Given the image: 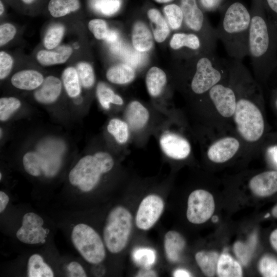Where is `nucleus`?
<instances>
[{"label":"nucleus","instance_id":"58","mask_svg":"<svg viewBox=\"0 0 277 277\" xmlns=\"http://www.w3.org/2000/svg\"><path fill=\"white\" fill-rule=\"evenodd\" d=\"M24 3L26 4H30L33 2L34 0H21Z\"/></svg>","mask_w":277,"mask_h":277},{"label":"nucleus","instance_id":"57","mask_svg":"<svg viewBox=\"0 0 277 277\" xmlns=\"http://www.w3.org/2000/svg\"><path fill=\"white\" fill-rule=\"evenodd\" d=\"M156 2L158 3H166L169 2L172 0H154Z\"/></svg>","mask_w":277,"mask_h":277},{"label":"nucleus","instance_id":"11","mask_svg":"<svg viewBox=\"0 0 277 277\" xmlns=\"http://www.w3.org/2000/svg\"><path fill=\"white\" fill-rule=\"evenodd\" d=\"M215 205L212 194L204 189L192 191L189 196L187 217L193 224H202L210 218L214 210Z\"/></svg>","mask_w":277,"mask_h":277},{"label":"nucleus","instance_id":"20","mask_svg":"<svg viewBox=\"0 0 277 277\" xmlns=\"http://www.w3.org/2000/svg\"><path fill=\"white\" fill-rule=\"evenodd\" d=\"M72 48L68 45H62L55 50H41L36 55L38 62L42 65L49 66L65 63L72 54Z\"/></svg>","mask_w":277,"mask_h":277},{"label":"nucleus","instance_id":"19","mask_svg":"<svg viewBox=\"0 0 277 277\" xmlns=\"http://www.w3.org/2000/svg\"><path fill=\"white\" fill-rule=\"evenodd\" d=\"M44 80V76L40 72L26 69L14 73L11 78V83L17 89L30 91L39 87Z\"/></svg>","mask_w":277,"mask_h":277},{"label":"nucleus","instance_id":"51","mask_svg":"<svg viewBox=\"0 0 277 277\" xmlns=\"http://www.w3.org/2000/svg\"><path fill=\"white\" fill-rule=\"evenodd\" d=\"M118 33L113 30H109L105 40L110 43L114 42L118 38Z\"/></svg>","mask_w":277,"mask_h":277},{"label":"nucleus","instance_id":"4","mask_svg":"<svg viewBox=\"0 0 277 277\" xmlns=\"http://www.w3.org/2000/svg\"><path fill=\"white\" fill-rule=\"evenodd\" d=\"M251 13L239 2L229 5L215 28L217 40L222 41L228 55L242 61L248 56V36Z\"/></svg>","mask_w":277,"mask_h":277},{"label":"nucleus","instance_id":"15","mask_svg":"<svg viewBox=\"0 0 277 277\" xmlns=\"http://www.w3.org/2000/svg\"><path fill=\"white\" fill-rule=\"evenodd\" d=\"M252 192L260 196H270L277 192V171L269 170L252 176L249 182Z\"/></svg>","mask_w":277,"mask_h":277},{"label":"nucleus","instance_id":"52","mask_svg":"<svg viewBox=\"0 0 277 277\" xmlns=\"http://www.w3.org/2000/svg\"><path fill=\"white\" fill-rule=\"evenodd\" d=\"M190 273L186 270L179 269L174 271L173 276L175 277H188L190 276Z\"/></svg>","mask_w":277,"mask_h":277},{"label":"nucleus","instance_id":"9","mask_svg":"<svg viewBox=\"0 0 277 277\" xmlns=\"http://www.w3.org/2000/svg\"><path fill=\"white\" fill-rule=\"evenodd\" d=\"M71 240L74 248L88 263L98 264L105 259V243L89 225L85 223L75 225L71 231Z\"/></svg>","mask_w":277,"mask_h":277},{"label":"nucleus","instance_id":"22","mask_svg":"<svg viewBox=\"0 0 277 277\" xmlns=\"http://www.w3.org/2000/svg\"><path fill=\"white\" fill-rule=\"evenodd\" d=\"M185 244L184 238L179 232L173 230L167 232L164 237V249L168 260L172 262L179 261Z\"/></svg>","mask_w":277,"mask_h":277},{"label":"nucleus","instance_id":"1","mask_svg":"<svg viewBox=\"0 0 277 277\" xmlns=\"http://www.w3.org/2000/svg\"><path fill=\"white\" fill-rule=\"evenodd\" d=\"M237 94L233 126L243 141L246 156L260 151L267 125L261 85L242 61H229Z\"/></svg>","mask_w":277,"mask_h":277},{"label":"nucleus","instance_id":"24","mask_svg":"<svg viewBox=\"0 0 277 277\" xmlns=\"http://www.w3.org/2000/svg\"><path fill=\"white\" fill-rule=\"evenodd\" d=\"M106 76L111 83L123 85L133 81L135 77V72L129 65L120 64L109 68Z\"/></svg>","mask_w":277,"mask_h":277},{"label":"nucleus","instance_id":"48","mask_svg":"<svg viewBox=\"0 0 277 277\" xmlns=\"http://www.w3.org/2000/svg\"><path fill=\"white\" fill-rule=\"evenodd\" d=\"M265 152L269 160L277 167V144L269 146Z\"/></svg>","mask_w":277,"mask_h":277},{"label":"nucleus","instance_id":"53","mask_svg":"<svg viewBox=\"0 0 277 277\" xmlns=\"http://www.w3.org/2000/svg\"><path fill=\"white\" fill-rule=\"evenodd\" d=\"M270 241L272 247L277 251V229L271 233Z\"/></svg>","mask_w":277,"mask_h":277},{"label":"nucleus","instance_id":"25","mask_svg":"<svg viewBox=\"0 0 277 277\" xmlns=\"http://www.w3.org/2000/svg\"><path fill=\"white\" fill-rule=\"evenodd\" d=\"M27 275L28 277H53L54 272L39 254L31 255L27 262Z\"/></svg>","mask_w":277,"mask_h":277},{"label":"nucleus","instance_id":"45","mask_svg":"<svg viewBox=\"0 0 277 277\" xmlns=\"http://www.w3.org/2000/svg\"><path fill=\"white\" fill-rule=\"evenodd\" d=\"M268 18L277 33V0H265Z\"/></svg>","mask_w":277,"mask_h":277},{"label":"nucleus","instance_id":"44","mask_svg":"<svg viewBox=\"0 0 277 277\" xmlns=\"http://www.w3.org/2000/svg\"><path fill=\"white\" fill-rule=\"evenodd\" d=\"M16 29L10 23H6L0 26V45L3 46L11 41L15 36Z\"/></svg>","mask_w":277,"mask_h":277},{"label":"nucleus","instance_id":"33","mask_svg":"<svg viewBox=\"0 0 277 277\" xmlns=\"http://www.w3.org/2000/svg\"><path fill=\"white\" fill-rule=\"evenodd\" d=\"M257 243V236L253 233L246 243L236 242L233 247L234 253L243 265H246L254 251Z\"/></svg>","mask_w":277,"mask_h":277},{"label":"nucleus","instance_id":"37","mask_svg":"<svg viewBox=\"0 0 277 277\" xmlns=\"http://www.w3.org/2000/svg\"><path fill=\"white\" fill-rule=\"evenodd\" d=\"M164 12L170 28L178 30L184 22V16L180 6L172 4L164 7Z\"/></svg>","mask_w":277,"mask_h":277},{"label":"nucleus","instance_id":"3","mask_svg":"<svg viewBox=\"0 0 277 277\" xmlns=\"http://www.w3.org/2000/svg\"><path fill=\"white\" fill-rule=\"evenodd\" d=\"M237 101L233 76H228L213 86L197 105L203 130L223 131L234 128L232 123Z\"/></svg>","mask_w":277,"mask_h":277},{"label":"nucleus","instance_id":"5","mask_svg":"<svg viewBox=\"0 0 277 277\" xmlns=\"http://www.w3.org/2000/svg\"><path fill=\"white\" fill-rule=\"evenodd\" d=\"M189 62V73L186 74V90L197 105L210 89L229 74V60L219 57L213 51L199 53Z\"/></svg>","mask_w":277,"mask_h":277},{"label":"nucleus","instance_id":"13","mask_svg":"<svg viewBox=\"0 0 277 277\" xmlns=\"http://www.w3.org/2000/svg\"><path fill=\"white\" fill-rule=\"evenodd\" d=\"M159 144L164 153L175 160H186L192 152V145L189 139L177 132H164L159 138Z\"/></svg>","mask_w":277,"mask_h":277},{"label":"nucleus","instance_id":"47","mask_svg":"<svg viewBox=\"0 0 277 277\" xmlns=\"http://www.w3.org/2000/svg\"><path fill=\"white\" fill-rule=\"evenodd\" d=\"M199 1L204 10L213 11L219 8L223 0H199Z\"/></svg>","mask_w":277,"mask_h":277},{"label":"nucleus","instance_id":"7","mask_svg":"<svg viewBox=\"0 0 277 277\" xmlns=\"http://www.w3.org/2000/svg\"><path fill=\"white\" fill-rule=\"evenodd\" d=\"M203 150L207 159L215 164L226 163L239 155L246 156L244 144L234 128L223 131H203Z\"/></svg>","mask_w":277,"mask_h":277},{"label":"nucleus","instance_id":"60","mask_svg":"<svg viewBox=\"0 0 277 277\" xmlns=\"http://www.w3.org/2000/svg\"><path fill=\"white\" fill-rule=\"evenodd\" d=\"M270 215L269 213H267L265 216V217H268Z\"/></svg>","mask_w":277,"mask_h":277},{"label":"nucleus","instance_id":"26","mask_svg":"<svg viewBox=\"0 0 277 277\" xmlns=\"http://www.w3.org/2000/svg\"><path fill=\"white\" fill-rule=\"evenodd\" d=\"M216 271L220 277L242 276L240 264L227 253H223L219 258Z\"/></svg>","mask_w":277,"mask_h":277},{"label":"nucleus","instance_id":"55","mask_svg":"<svg viewBox=\"0 0 277 277\" xmlns=\"http://www.w3.org/2000/svg\"><path fill=\"white\" fill-rule=\"evenodd\" d=\"M4 12V6L3 5V4L2 3V2L1 1L0 2V15H2Z\"/></svg>","mask_w":277,"mask_h":277},{"label":"nucleus","instance_id":"21","mask_svg":"<svg viewBox=\"0 0 277 277\" xmlns=\"http://www.w3.org/2000/svg\"><path fill=\"white\" fill-rule=\"evenodd\" d=\"M132 43L134 48L139 52L149 51L153 46L152 34L143 22H136L133 27L132 32Z\"/></svg>","mask_w":277,"mask_h":277},{"label":"nucleus","instance_id":"46","mask_svg":"<svg viewBox=\"0 0 277 277\" xmlns=\"http://www.w3.org/2000/svg\"><path fill=\"white\" fill-rule=\"evenodd\" d=\"M68 276L72 277H86L87 276L83 267L79 263L72 261L70 262L67 266Z\"/></svg>","mask_w":277,"mask_h":277},{"label":"nucleus","instance_id":"36","mask_svg":"<svg viewBox=\"0 0 277 277\" xmlns=\"http://www.w3.org/2000/svg\"><path fill=\"white\" fill-rule=\"evenodd\" d=\"M65 33V27L61 24L50 27L44 37V45L48 50L56 48L61 43Z\"/></svg>","mask_w":277,"mask_h":277},{"label":"nucleus","instance_id":"30","mask_svg":"<svg viewBox=\"0 0 277 277\" xmlns=\"http://www.w3.org/2000/svg\"><path fill=\"white\" fill-rule=\"evenodd\" d=\"M107 129L118 144L124 145L128 141L130 128L125 121L118 118H112L108 122Z\"/></svg>","mask_w":277,"mask_h":277},{"label":"nucleus","instance_id":"50","mask_svg":"<svg viewBox=\"0 0 277 277\" xmlns=\"http://www.w3.org/2000/svg\"><path fill=\"white\" fill-rule=\"evenodd\" d=\"M157 274L154 270L151 268H142L138 273L136 274V276L138 277H154L157 276Z\"/></svg>","mask_w":277,"mask_h":277},{"label":"nucleus","instance_id":"16","mask_svg":"<svg viewBox=\"0 0 277 277\" xmlns=\"http://www.w3.org/2000/svg\"><path fill=\"white\" fill-rule=\"evenodd\" d=\"M124 115L130 129L135 131L143 129L150 119L148 109L137 101H131L127 105Z\"/></svg>","mask_w":277,"mask_h":277},{"label":"nucleus","instance_id":"23","mask_svg":"<svg viewBox=\"0 0 277 277\" xmlns=\"http://www.w3.org/2000/svg\"><path fill=\"white\" fill-rule=\"evenodd\" d=\"M146 86L149 95L153 97L159 96L167 83L165 72L157 67L150 68L146 75Z\"/></svg>","mask_w":277,"mask_h":277},{"label":"nucleus","instance_id":"12","mask_svg":"<svg viewBox=\"0 0 277 277\" xmlns=\"http://www.w3.org/2000/svg\"><path fill=\"white\" fill-rule=\"evenodd\" d=\"M44 221L37 214L29 212L23 216L21 226L16 233L21 242L30 245L43 244L48 235L47 229L43 227Z\"/></svg>","mask_w":277,"mask_h":277},{"label":"nucleus","instance_id":"31","mask_svg":"<svg viewBox=\"0 0 277 277\" xmlns=\"http://www.w3.org/2000/svg\"><path fill=\"white\" fill-rule=\"evenodd\" d=\"M215 252L200 251L195 255V260L203 273L208 276H213L216 271L219 260Z\"/></svg>","mask_w":277,"mask_h":277},{"label":"nucleus","instance_id":"6","mask_svg":"<svg viewBox=\"0 0 277 277\" xmlns=\"http://www.w3.org/2000/svg\"><path fill=\"white\" fill-rule=\"evenodd\" d=\"M114 161L109 153L99 151L82 157L70 171V183L84 192L93 190L100 181L101 176L113 168Z\"/></svg>","mask_w":277,"mask_h":277},{"label":"nucleus","instance_id":"40","mask_svg":"<svg viewBox=\"0 0 277 277\" xmlns=\"http://www.w3.org/2000/svg\"><path fill=\"white\" fill-rule=\"evenodd\" d=\"M259 269L265 277H277V261L271 256H263L259 262Z\"/></svg>","mask_w":277,"mask_h":277},{"label":"nucleus","instance_id":"34","mask_svg":"<svg viewBox=\"0 0 277 277\" xmlns=\"http://www.w3.org/2000/svg\"><path fill=\"white\" fill-rule=\"evenodd\" d=\"M135 263L144 268H151L156 260L155 251L149 248L138 247L132 254Z\"/></svg>","mask_w":277,"mask_h":277},{"label":"nucleus","instance_id":"28","mask_svg":"<svg viewBox=\"0 0 277 277\" xmlns=\"http://www.w3.org/2000/svg\"><path fill=\"white\" fill-rule=\"evenodd\" d=\"M62 81L69 96L74 98L80 95L81 83L76 69L73 67L66 68L62 73Z\"/></svg>","mask_w":277,"mask_h":277},{"label":"nucleus","instance_id":"10","mask_svg":"<svg viewBox=\"0 0 277 277\" xmlns=\"http://www.w3.org/2000/svg\"><path fill=\"white\" fill-rule=\"evenodd\" d=\"M180 7L187 28L201 37L208 50L215 51L217 40L215 28L208 22L196 1L180 0Z\"/></svg>","mask_w":277,"mask_h":277},{"label":"nucleus","instance_id":"32","mask_svg":"<svg viewBox=\"0 0 277 277\" xmlns=\"http://www.w3.org/2000/svg\"><path fill=\"white\" fill-rule=\"evenodd\" d=\"M96 95L101 106L106 110L110 108V104L122 105L123 98L103 83H99L96 87Z\"/></svg>","mask_w":277,"mask_h":277},{"label":"nucleus","instance_id":"27","mask_svg":"<svg viewBox=\"0 0 277 277\" xmlns=\"http://www.w3.org/2000/svg\"><path fill=\"white\" fill-rule=\"evenodd\" d=\"M150 21L154 25L153 35L158 43L164 42L169 33L168 25L160 12L155 8L150 9L147 12Z\"/></svg>","mask_w":277,"mask_h":277},{"label":"nucleus","instance_id":"43","mask_svg":"<svg viewBox=\"0 0 277 277\" xmlns=\"http://www.w3.org/2000/svg\"><path fill=\"white\" fill-rule=\"evenodd\" d=\"M13 65L12 56L4 51L0 52V78L3 80L10 74Z\"/></svg>","mask_w":277,"mask_h":277},{"label":"nucleus","instance_id":"35","mask_svg":"<svg viewBox=\"0 0 277 277\" xmlns=\"http://www.w3.org/2000/svg\"><path fill=\"white\" fill-rule=\"evenodd\" d=\"M23 165L25 171L33 176H39L42 173V160L36 153L26 152L23 157Z\"/></svg>","mask_w":277,"mask_h":277},{"label":"nucleus","instance_id":"49","mask_svg":"<svg viewBox=\"0 0 277 277\" xmlns=\"http://www.w3.org/2000/svg\"><path fill=\"white\" fill-rule=\"evenodd\" d=\"M9 196L3 191H0V212L2 213L6 209L9 202Z\"/></svg>","mask_w":277,"mask_h":277},{"label":"nucleus","instance_id":"17","mask_svg":"<svg viewBox=\"0 0 277 277\" xmlns=\"http://www.w3.org/2000/svg\"><path fill=\"white\" fill-rule=\"evenodd\" d=\"M170 46L173 50L187 49L196 54L210 51L205 47L201 37L193 32L174 33L170 41Z\"/></svg>","mask_w":277,"mask_h":277},{"label":"nucleus","instance_id":"2","mask_svg":"<svg viewBox=\"0 0 277 277\" xmlns=\"http://www.w3.org/2000/svg\"><path fill=\"white\" fill-rule=\"evenodd\" d=\"M250 13L248 56L253 76L261 85L277 68V33L261 1H255Z\"/></svg>","mask_w":277,"mask_h":277},{"label":"nucleus","instance_id":"61","mask_svg":"<svg viewBox=\"0 0 277 277\" xmlns=\"http://www.w3.org/2000/svg\"><path fill=\"white\" fill-rule=\"evenodd\" d=\"M2 173L1 172V173H0V179H1V180H2Z\"/></svg>","mask_w":277,"mask_h":277},{"label":"nucleus","instance_id":"29","mask_svg":"<svg viewBox=\"0 0 277 277\" xmlns=\"http://www.w3.org/2000/svg\"><path fill=\"white\" fill-rule=\"evenodd\" d=\"M80 7L79 0H50L48 9L53 17H60L78 10Z\"/></svg>","mask_w":277,"mask_h":277},{"label":"nucleus","instance_id":"38","mask_svg":"<svg viewBox=\"0 0 277 277\" xmlns=\"http://www.w3.org/2000/svg\"><path fill=\"white\" fill-rule=\"evenodd\" d=\"M21 106V102L15 97H3L0 99V120L7 121Z\"/></svg>","mask_w":277,"mask_h":277},{"label":"nucleus","instance_id":"42","mask_svg":"<svg viewBox=\"0 0 277 277\" xmlns=\"http://www.w3.org/2000/svg\"><path fill=\"white\" fill-rule=\"evenodd\" d=\"M96 8L103 14L110 15L116 12L121 5L120 0H101L96 5Z\"/></svg>","mask_w":277,"mask_h":277},{"label":"nucleus","instance_id":"41","mask_svg":"<svg viewBox=\"0 0 277 277\" xmlns=\"http://www.w3.org/2000/svg\"><path fill=\"white\" fill-rule=\"evenodd\" d=\"M88 27L96 39H105L109 29L104 20L100 18L91 19L89 22Z\"/></svg>","mask_w":277,"mask_h":277},{"label":"nucleus","instance_id":"8","mask_svg":"<svg viewBox=\"0 0 277 277\" xmlns=\"http://www.w3.org/2000/svg\"><path fill=\"white\" fill-rule=\"evenodd\" d=\"M132 216L126 208L117 206L109 212L103 229V240L112 253L122 251L126 246L131 233Z\"/></svg>","mask_w":277,"mask_h":277},{"label":"nucleus","instance_id":"14","mask_svg":"<svg viewBox=\"0 0 277 277\" xmlns=\"http://www.w3.org/2000/svg\"><path fill=\"white\" fill-rule=\"evenodd\" d=\"M164 207V203L160 196L150 194L144 197L141 201L136 212V226L143 230L151 228L159 219Z\"/></svg>","mask_w":277,"mask_h":277},{"label":"nucleus","instance_id":"54","mask_svg":"<svg viewBox=\"0 0 277 277\" xmlns=\"http://www.w3.org/2000/svg\"><path fill=\"white\" fill-rule=\"evenodd\" d=\"M272 102L274 108L277 112V89L273 92Z\"/></svg>","mask_w":277,"mask_h":277},{"label":"nucleus","instance_id":"59","mask_svg":"<svg viewBox=\"0 0 277 277\" xmlns=\"http://www.w3.org/2000/svg\"><path fill=\"white\" fill-rule=\"evenodd\" d=\"M212 221L213 222H217L218 221V217L216 215H214L212 217Z\"/></svg>","mask_w":277,"mask_h":277},{"label":"nucleus","instance_id":"18","mask_svg":"<svg viewBox=\"0 0 277 277\" xmlns=\"http://www.w3.org/2000/svg\"><path fill=\"white\" fill-rule=\"evenodd\" d=\"M62 89L61 81L56 76L50 75L44 78L41 86L36 89L34 97L39 103L50 104L58 98Z\"/></svg>","mask_w":277,"mask_h":277},{"label":"nucleus","instance_id":"56","mask_svg":"<svg viewBox=\"0 0 277 277\" xmlns=\"http://www.w3.org/2000/svg\"><path fill=\"white\" fill-rule=\"evenodd\" d=\"M272 213L274 217H277V205L273 208Z\"/></svg>","mask_w":277,"mask_h":277},{"label":"nucleus","instance_id":"39","mask_svg":"<svg viewBox=\"0 0 277 277\" xmlns=\"http://www.w3.org/2000/svg\"><path fill=\"white\" fill-rule=\"evenodd\" d=\"M76 70L82 86L85 88H90L94 84L95 75L92 66L88 62H79Z\"/></svg>","mask_w":277,"mask_h":277}]
</instances>
